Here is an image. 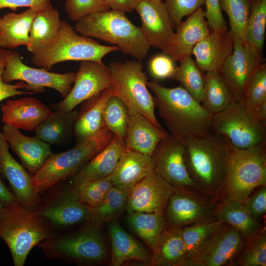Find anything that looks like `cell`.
Segmentation results:
<instances>
[{
	"mask_svg": "<svg viewBox=\"0 0 266 266\" xmlns=\"http://www.w3.org/2000/svg\"><path fill=\"white\" fill-rule=\"evenodd\" d=\"M1 110L3 122L28 131H34L52 112L41 101L32 97L7 100Z\"/></svg>",
	"mask_w": 266,
	"mask_h": 266,
	"instance_id": "21",
	"label": "cell"
},
{
	"mask_svg": "<svg viewBox=\"0 0 266 266\" xmlns=\"http://www.w3.org/2000/svg\"><path fill=\"white\" fill-rule=\"evenodd\" d=\"M169 135L143 116L133 114H130L124 140L127 149L151 156L159 142Z\"/></svg>",
	"mask_w": 266,
	"mask_h": 266,
	"instance_id": "25",
	"label": "cell"
},
{
	"mask_svg": "<svg viewBox=\"0 0 266 266\" xmlns=\"http://www.w3.org/2000/svg\"><path fill=\"white\" fill-rule=\"evenodd\" d=\"M7 50L3 48L0 51V102L7 98L22 95H32L33 92L22 91L20 89H25L26 84L20 81L15 84L4 83L2 79V74L4 69L6 61Z\"/></svg>",
	"mask_w": 266,
	"mask_h": 266,
	"instance_id": "49",
	"label": "cell"
},
{
	"mask_svg": "<svg viewBox=\"0 0 266 266\" xmlns=\"http://www.w3.org/2000/svg\"><path fill=\"white\" fill-rule=\"evenodd\" d=\"M75 77L74 72L59 73L48 71L45 68L29 66L21 61L19 53L8 50L2 74V79L5 83L20 80L26 84V91L34 94L43 92L45 87L50 88L57 91L63 98L70 92Z\"/></svg>",
	"mask_w": 266,
	"mask_h": 266,
	"instance_id": "11",
	"label": "cell"
},
{
	"mask_svg": "<svg viewBox=\"0 0 266 266\" xmlns=\"http://www.w3.org/2000/svg\"><path fill=\"white\" fill-rule=\"evenodd\" d=\"M221 223L227 224L248 240L259 232V224L246 210L243 202L228 200L216 213Z\"/></svg>",
	"mask_w": 266,
	"mask_h": 266,
	"instance_id": "34",
	"label": "cell"
},
{
	"mask_svg": "<svg viewBox=\"0 0 266 266\" xmlns=\"http://www.w3.org/2000/svg\"><path fill=\"white\" fill-rule=\"evenodd\" d=\"M2 133L12 150L19 158L22 166L33 175L52 153L49 143L39 137L23 134L19 129L5 124Z\"/></svg>",
	"mask_w": 266,
	"mask_h": 266,
	"instance_id": "20",
	"label": "cell"
},
{
	"mask_svg": "<svg viewBox=\"0 0 266 266\" xmlns=\"http://www.w3.org/2000/svg\"><path fill=\"white\" fill-rule=\"evenodd\" d=\"M205 19L210 32L228 29L227 23L220 7L219 0H204Z\"/></svg>",
	"mask_w": 266,
	"mask_h": 266,
	"instance_id": "50",
	"label": "cell"
},
{
	"mask_svg": "<svg viewBox=\"0 0 266 266\" xmlns=\"http://www.w3.org/2000/svg\"><path fill=\"white\" fill-rule=\"evenodd\" d=\"M19 7H28L39 11L53 7L50 0H0V9L8 8L16 11Z\"/></svg>",
	"mask_w": 266,
	"mask_h": 266,
	"instance_id": "52",
	"label": "cell"
},
{
	"mask_svg": "<svg viewBox=\"0 0 266 266\" xmlns=\"http://www.w3.org/2000/svg\"><path fill=\"white\" fill-rule=\"evenodd\" d=\"M126 149L124 139L115 135L103 149L72 176L70 185L110 175Z\"/></svg>",
	"mask_w": 266,
	"mask_h": 266,
	"instance_id": "24",
	"label": "cell"
},
{
	"mask_svg": "<svg viewBox=\"0 0 266 266\" xmlns=\"http://www.w3.org/2000/svg\"><path fill=\"white\" fill-rule=\"evenodd\" d=\"M169 46V55L175 61L180 62L190 56L195 46L210 33L204 10L200 8L181 22Z\"/></svg>",
	"mask_w": 266,
	"mask_h": 266,
	"instance_id": "23",
	"label": "cell"
},
{
	"mask_svg": "<svg viewBox=\"0 0 266 266\" xmlns=\"http://www.w3.org/2000/svg\"><path fill=\"white\" fill-rule=\"evenodd\" d=\"M175 188L155 170L129 191L126 209L133 212L163 214Z\"/></svg>",
	"mask_w": 266,
	"mask_h": 266,
	"instance_id": "17",
	"label": "cell"
},
{
	"mask_svg": "<svg viewBox=\"0 0 266 266\" xmlns=\"http://www.w3.org/2000/svg\"><path fill=\"white\" fill-rule=\"evenodd\" d=\"M243 203L248 212L257 220L266 212V186H263L251 197H248Z\"/></svg>",
	"mask_w": 266,
	"mask_h": 266,
	"instance_id": "51",
	"label": "cell"
},
{
	"mask_svg": "<svg viewBox=\"0 0 266 266\" xmlns=\"http://www.w3.org/2000/svg\"><path fill=\"white\" fill-rule=\"evenodd\" d=\"M64 6L66 14L75 22L89 14L110 9L103 0H66Z\"/></svg>",
	"mask_w": 266,
	"mask_h": 266,
	"instance_id": "46",
	"label": "cell"
},
{
	"mask_svg": "<svg viewBox=\"0 0 266 266\" xmlns=\"http://www.w3.org/2000/svg\"><path fill=\"white\" fill-rule=\"evenodd\" d=\"M204 91L202 105L212 115L224 110L232 100L231 93L218 71L204 74Z\"/></svg>",
	"mask_w": 266,
	"mask_h": 266,
	"instance_id": "37",
	"label": "cell"
},
{
	"mask_svg": "<svg viewBox=\"0 0 266 266\" xmlns=\"http://www.w3.org/2000/svg\"><path fill=\"white\" fill-rule=\"evenodd\" d=\"M244 102L252 110L266 104V64L264 62L259 66L247 87Z\"/></svg>",
	"mask_w": 266,
	"mask_h": 266,
	"instance_id": "45",
	"label": "cell"
},
{
	"mask_svg": "<svg viewBox=\"0 0 266 266\" xmlns=\"http://www.w3.org/2000/svg\"><path fill=\"white\" fill-rule=\"evenodd\" d=\"M78 111L61 110L51 114L35 129V135L43 141L52 144H61L73 134L75 121Z\"/></svg>",
	"mask_w": 266,
	"mask_h": 266,
	"instance_id": "32",
	"label": "cell"
},
{
	"mask_svg": "<svg viewBox=\"0 0 266 266\" xmlns=\"http://www.w3.org/2000/svg\"><path fill=\"white\" fill-rule=\"evenodd\" d=\"M165 2L176 29L185 16H189L204 4V0H165Z\"/></svg>",
	"mask_w": 266,
	"mask_h": 266,
	"instance_id": "47",
	"label": "cell"
},
{
	"mask_svg": "<svg viewBox=\"0 0 266 266\" xmlns=\"http://www.w3.org/2000/svg\"><path fill=\"white\" fill-rule=\"evenodd\" d=\"M113 95V91L109 88L82 102L73 128L76 143L94 136L105 128L103 109L106 101Z\"/></svg>",
	"mask_w": 266,
	"mask_h": 266,
	"instance_id": "27",
	"label": "cell"
},
{
	"mask_svg": "<svg viewBox=\"0 0 266 266\" xmlns=\"http://www.w3.org/2000/svg\"><path fill=\"white\" fill-rule=\"evenodd\" d=\"M110 71L103 63L93 60L81 61L76 73L74 85L63 100L52 103L55 111H70L79 104L103 91L111 88Z\"/></svg>",
	"mask_w": 266,
	"mask_h": 266,
	"instance_id": "13",
	"label": "cell"
},
{
	"mask_svg": "<svg viewBox=\"0 0 266 266\" xmlns=\"http://www.w3.org/2000/svg\"><path fill=\"white\" fill-rule=\"evenodd\" d=\"M55 197L39 209H33L45 221L66 227L86 220L89 206L81 202L68 188Z\"/></svg>",
	"mask_w": 266,
	"mask_h": 266,
	"instance_id": "22",
	"label": "cell"
},
{
	"mask_svg": "<svg viewBox=\"0 0 266 266\" xmlns=\"http://www.w3.org/2000/svg\"><path fill=\"white\" fill-rule=\"evenodd\" d=\"M174 61L163 53L153 56L149 63V71L154 81L171 79L175 71Z\"/></svg>",
	"mask_w": 266,
	"mask_h": 266,
	"instance_id": "48",
	"label": "cell"
},
{
	"mask_svg": "<svg viewBox=\"0 0 266 266\" xmlns=\"http://www.w3.org/2000/svg\"><path fill=\"white\" fill-rule=\"evenodd\" d=\"M166 208L168 218L177 228L202 221L209 214L206 206L197 198L176 191L170 197Z\"/></svg>",
	"mask_w": 266,
	"mask_h": 266,
	"instance_id": "31",
	"label": "cell"
},
{
	"mask_svg": "<svg viewBox=\"0 0 266 266\" xmlns=\"http://www.w3.org/2000/svg\"><path fill=\"white\" fill-rule=\"evenodd\" d=\"M155 1H165V0H152Z\"/></svg>",
	"mask_w": 266,
	"mask_h": 266,
	"instance_id": "55",
	"label": "cell"
},
{
	"mask_svg": "<svg viewBox=\"0 0 266 266\" xmlns=\"http://www.w3.org/2000/svg\"><path fill=\"white\" fill-rule=\"evenodd\" d=\"M266 126L244 102L232 99L224 110L212 115L211 131L236 147L247 148L266 143Z\"/></svg>",
	"mask_w": 266,
	"mask_h": 266,
	"instance_id": "10",
	"label": "cell"
},
{
	"mask_svg": "<svg viewBox=\"0 0 266 266\" xmlns=\"http://www.w3.org/2000/svg\"><path fill=\"white\" fill-rule=\"evenodd\" d=\"M146 84L154 94L155 107L171 135L184 141L210 133L213 115L181 85L169 88L155 81Z\"/></svg>",
	"mask_w": 266,
	"mask_h": 266,
	"instance_id": "1",
	"label": "cell"
},
{
	"mask_svg": "<svg viewBox=\"0 0 266 266\" xmlns=\"http://www.w3.org/2000/svg\"><path fill=\"white\" fill-rule=\"evenodd\" d=\"M249 242L238 257L235 265L241 266H266V230L259 232L249 239Z\"/></svg>",
	"mask_w": 266,
	"mask_h": 266,
	"instance_id": "44",
	"label": "cell"
},
{
	"mask_svg": "<svg viewBox=\"0 0 266 266\" xmlns=\"http://www.w3.org/2000/svg\"><path fill=\"white\" fill-rule=\"evenodd\" d=\"M46 258L77 264H92L106 257L104 243L99 227L87 224L71 233L52 235L38 244Z\"/></svg>",
	"mask_w": 266,
	"mask_h": 266,
	"instance_id": "9",
	"label": "cell"
},
{
	"mask_svg": "<svg viewBox=\"0 0 266 266\" xmlns=\"http://www.w3.org/2000/svg\"><path fill=\"white\" fill-rule=\"evenodd\" d=\"M233 39L229 29L210 32L194 47L192 54L202 71H219L233 53Z\"/></svg>",
	"mask_w": 266,
	"mask_h": 266,
	"instance_id": "19",
	"label": "cell"
},
{
	"mask_svg": "<svg viewBox=\"0 0 266 266\" xmlns=\"http://www.w3.org/2000/svg\"><path fill=\"white\" fill-rule=\"evenodd\" d=\"M108 229L111 246V266H120L130 260H136L151 264L152 254L117 222H110Z\"/></svg>",
	"mask_w": 266,
	"mask_h": 266,
	"instance_id": "28",
	"label": "cell"
},
{
	"mask_svg": "<svg viewBox=\"0 0 266 266\" xmlns=\"http://www.w3.org/2000/svg\"><path fill=\"white\" fill-rule=\"evenodd\" d=\"M129 191L114 186L99 205L89 206L87 223L99 227L121 214L126 208Z\"/></svg>",
	"mask_w": 266,
	"mask_h": 266,
	"instance_id": "35",
	"label": "cell"
},
{
	"mask_svg": "<svg viewBox=\"0 0 266 266\" xmlns=\"http://www.w3.org/2000/svg\"><path fill=\"white\" fill-rule=\"evenodd\" d=\"M74 29L82 36L115 45L124 54L139 62L146 57L151 47L141 28L120 11L110 9L89 14L75 22Z\"/></svg>",
	"mask_w": 266,
	"mask_h": 266,
	"instance_id": "2",
	"label": "cell"
},
{
	"mask_svg": "<svg viewBox=\"0 0 266 266\" xmlns=\"http://www.w3.org/2000/svg\"><path fill=\"white\" fill-rule=\"evenodd\" d=\"M130 226L152 251H158L161 236L165 231L163 214L157 213L133 212L127 216Z\"/></svg>",
	"mask_w": 266,
	"mask_h": 266,
	"instance_id": "33",
	"label": "cell"
},
{
	"mask_svg": "<svg viewBox=\"0 0 266 266\" xmlns=\"http://www.w3.org/2000/svg\"><path fill=\"white\" fill-rule=\"evenodd\" d=\"M219 221H202L183 229L180 232L185 249V259L195 256L221 224Z\"/></svg>",
	"mask_w": 266,
	"mask_h": 266,
	"instance_id": "40",
	"label": "cell"
},
{
	"mask_svg": "<svg viewBox=\"0 0 266 266\" xmlns=\"http://www.w3.org/2000/svg\"><path fill=\"white\" fill-rule=\"evenodd\" d=\"M171 79L180 85L197 100L202 103L204 91V74L190 56L180 61Z\"/></svg>",
	"mask_w": 266,
	"mask_h": 266,
	"instance_id": "38",
	"label": "cell"
},
{
	"mask_svg": "<svg viewBox=\"0 0 266 266\" xmlns=\"http://www.w3.org/2000/svg\"><path fill=\"white\" fill-rule=\"evenodd\" d=\"M110 9L131 12L134 10L137 0H103Z\"/></svg>",
	"mask_w": 266,
	"mask_h": 266,
	"instance_id": "53",
	"label": "cell"
},
{
	"mask_svg": "<svg viewBox=\"0 0 266 266\" xmlns=\"http://www.w3.org/2000/svg\"><path fill=\"white\" fill-rule=\"evenodd\" d=\"M52 235L44 219L33 208L15 202L0 209V238L8 246L15 266H23L31 250Z\"/></svg>",
	"mask_w": 266,
	"mask_h": 266,
	"instance_id": "3",
	"label": "cell"
},
{
	"mask_svg": "<svg viewBox=\"0 0 266 266\" xmlns=\"http://www.w3.org/2000/svg\"><path fill=\"white\" fill-rule=\"evenodd\" d=\"M37 12L29 8L20 13L8 12L0 17V47L13 49L21 45L27 47L31 24Z\"/></svg>",
	"mask_w": 266,
	"mask_h": 266,
	"instance_id": "30",
	"label": "cell"
},
{
	"mask_svg": "<svg viewBox=\"0 0 266 266\" xmlns=\"http://www.w3.org/2000/svg\"><path fill=\"white\" fill-rule=\"evenodd\" d=\"M103 117L105 128L115 135L124 139L130 117L129 111L125 103L113 95L105 104Z\"/></svg>",
	"mask_w": 266,
	"mask_h": 266,
	"instance_id": "42",
	"label": "cell"
},
{
	"mask_svg": "<svg viewBox=\"0 0 266 266\" xmlns=\"http://www.w3.org/2000/svg\"><path fill=\"white\" fill-rule=\"evenodd\" d=\"M114 186L110 175L103 178L70 185L71 192L82 202L89 206L99 205Z\"/></svg>",
	"mask_w": 266,
	"mask_h": 266,
	"instance_id": "43",
	"label": "cell"
},
{
	"mask_svg": "<svg viewBox=\"0 0 266 266\" xmlns=\"http://www.w3.org/2000/svg\"><path fill=\"white\" fill-rule=\"evenodd\" d=\"M0 202L5 206L17 202L13 194L10 191L4 183L3 178L0 175Z\"/></svg>",
	"mask_w": 266,
	"mask_h": 266,
	"instance_id": "54",
	"label": "cell"
},
{
	"mask_svg": "<svg viewBox=\"0 0 266 266\" xmlns=\"http://www.w3.org/2000/svg\"><path fill=\"white\" fill-rule=\"evenodd\" d=\"M185 247L180 229L165 230L159 242L158 253L152 255L151 264L155 266H179L185 259Z\"/></svg>",
	"mask_w": 266,
	"mask_h": 266,
	"instance_id": "36",
	"label": "cell"
},
{
	"mask_svg": "<svg viewBox=\"0 0 266 266\" xmlns=\"http://www.w3.org/2000/svg\"><path fill=\"white\" fill-rule=\"evenodd\" d=\"M107 67L112 77L113 94L125 103L130 114H139L163 128L155 115L154 98L147 86V77L141 62H110Z\"/></svg>",
	"mask_w": 266,
	"mask_h": 266,
	"instance_id": "7",
	"label": "cell"
},
{
	"mask_svg": "<svg viewBox=\"0 0 266 266\" xmlns=\"http://www.w3.org/2000/svg\"><path fill=\"white\" fill-rule=\"evenodd\" d=\"M245 41L262 53L266 27V0H250Z\"/></svg>",
	"mask_w": 266,
	"mask_h": 266,
	"instance_id": "39",
	"label": "cell"
},
{
	"mask_svg": "<svg viewBox=\"0 0 266 266\" xmlns=\"http://www.w3.org/2000/svg\"><path fill=\"white\" fill-rule=\"evenodd\" d=\"M115 134L104 128L97 134L76 143L70 150L62 153H52L42 166L32 175L37 195L76 173L85 164L103 149Z\"/></svg>",
	"mask_w": 266,
	"mask_h": 266,
	"instance_id": "6",
	"label": "cell"
},
{
	"mask_svg": "<svg viewBox=\"0 0 266 266\" xmlns=\"http://www.w3.org/2000/svg\"><path fill=\"white\" fill-rule=\"evenodd\" d=\"M8 143L0 131V175L8 182L12 192L20 204L33 209L38 200L32 175L12 156Z\"/></svg>",
	"mask_w": 266,
	"mask_h": 266,
	"instance_id": "18",
	"label": "cell"
},
{
	"mask_svg": "<svg viewBox=\"0 0 266 266\" xmlns=\"http://www.w3.org/2000/svg\"><path fill=\"white\" fill-rule=\"evenodd\" d=\"M246 238L230 225L221 223L199 252L184 260L181 266H221L233 260L246 244Z\"/></svg>",
	"mask_w": 266,
	"mask_h": 266,
	"instance_id": "14",
	"label": "cell"
},
{
	"mask_svg": "<svg viewBox=\"0 0 266 266\" xmlns=\"http://www.w3.org/2000/svg\"><path fill=\"white\" fill-rule=\"evenodd\" d=\"M185 154L183 142L170 134L159 142L151 156L155 170L175 188L197 186L187 169Z\"/></svg>",
	"mask_w": 266,
	"mask_h": 266,
	"instance_id": "15",
	"label": "cell"
},
{
	"mask_svg": "<svg viewBox=\"0 0 266 266\" xmlns=\"http://www.w3.org/2000/svg\"><path fill=\"white\" fill-rule=\"evenodd\" d=\"M134 10L141 22V30L150 46L169 55L175 28L165 1L137 0Z\"/></svg>",
	"mask_w": 266,
	"mask_h": 266,
	"instance_id": "16",
	"label": "cell"
},
{
	"mask_svg": "<svg viewBox=\"0 0 266 266\" xmlns=\"http://www.w3.org/2000/svg\"><path fill=\"white\" fill-rule=\"evenodd\" d=\"M183 142L186 165L197 186L210 191L221 187L228 157L224 137L210 131L204 137L187 138Z\"/></svg>",
	"mask_w": 266,
	"mask_h": 266,
	"instance_id": "5",
	"label": "cell"
},
{
	"mask_svg": "<svg viewBox=\"0 0 266 266\" xmlns=\"http://www.w3.org/2000/svg\"><path fill=\"white\" fill-rule=\"evenodd\" d=\"M61 22L59 11L54 7L37 11L30 30L27 50L34 55L49 47L57 37Z\"/></svg>",
	"mask_w": 266,
	"mask_h": 266,
	"instance_id": "29",
	"label": "cell"
},
{
	"mask_svg": "<svg viewBox=\"0 0 266 266\" xmlns=\"http://www.w3.org/2000/svg\"><path fill=\"white\" fill-rule=\"evenodd\" d=\"M219 3L221 11L228 16L233 37L245 42L250 0H219Z\"/></svg>",
	"mask_w": 266,
	"mask_h": 266,
	"instance_id": "41",
	"label": "cell"
},
{
	"mask_svg": "<svg viewBox=\"0 0 266 266\" xmlns=\"http://www.w3.org/2000/svg\"><path fill=\"white\" fill-rule=\"evenodd\" d=\"M154 170L151 156L126 148L110 176L114 186L130 190Z\"/></svg>",
	"mask_w": 266,
	"mask_h": 266,
	"instance_id": "26",
	"label": "cell"
},
{
	"mask_svg": "<svg viewBox=\"0 0 266 266\" xmlns=\"http://www.w3.org/2000/svg\"><path fill=\"white\" fill-rule=\"evenodd\" d=\"M3 205L0 202V209L3 207Z\"/></svg>",
	"mask_w": 266,
	"mask_h": 266,
	"instance_id": "56",
	"label": "cell"
},
{
	"mask_svg": "<svg viewBox=\"0 0 266 266\" xmlns=\"http://www.w3.org/2000/svg\"><path fill=\"white\" fill-rule=\"evenodd\" d=\"M223 137L228 157L222 186L226 189L227 201L244 202L254 189L266 186V143L239 148Z\"/></svg>",
	"mask_w": 266,
	"mask_h": 266,
	"instance_id": "4",
	"label": "cell"
},
{
	"mask_svg": "<svg viewBox=\"0 0 266 266\" xmlns=\"http://www.w3.org/2000/svg\"><path fill=\"white\" fill-rule=\"evenodd\" d=\"M233 39V53L218 72L232 98L244 102L247 87L264 59L262 53L247 42L237 37Z\"/></svg>",
	"mask_w": 266,
	"mask_h": 266,
	"instance_id": "12",
	"label": "cell"
},
{
	"mask_svg": "<svg viewBox=\"0 0 266 266\" xmlns=\"http://www.w3.org/2000/svg\"><path fill=\"white\" fill-rule=\"evenodd\" d=\"M115 45H103L90 37L77 33L67 22L61 21L57 37L42 52L33 55L31 60L35 66L50 68L65 61L93 60L102 63L107 54L118 51Z\"/></svg>",
	"mask_w": 266,
	"mask_h": 266,
	"instance_id": "8",
	"label": "cell"
}]
</instances>
